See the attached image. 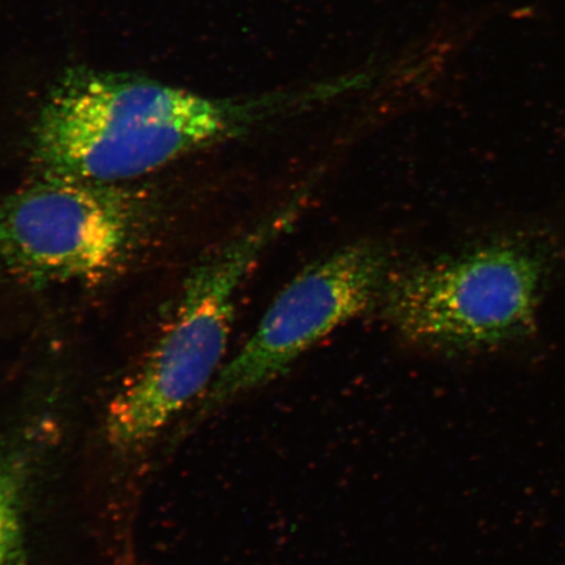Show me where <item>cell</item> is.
<instances>
[{
	"label": "cell",
	"instance_id": "obj_3",
	"mask_svg": "<svg viewBox=\"0 0 565 565\" xmlns=\"http://www.w3.org/2000/svg\"><path fill=\"white\" fill-rule=\"evenodd\" d=\"M303 196L206 254L183 282L179 307L143 365L113 399L106 435L119 449L151 441L221 371L236 299L247 275L292 228Z\"/></svg>",
	"mask_w": 565,
	"mask_h": 565
},
{
	"label": "cell",
	"instance_id": "obj_4",
	"mask_svg": "<svg viewBox=\"0 0 565 565\" xmlns=\"http://www.w3.org/2000/svg\"><path fill=\"white\" fill-rule=\"evenodd\" d=\"M147 221L146 201L124 183L42 174L0 198V270L34 288L105 279Z\"/></svg>",
	"mask_w": 565,
	"mask_h": 565
},
{
	"label": "cell",
	"instance_id": "obj_6",
	"mask_svg": "<svg viewBox=\"0 0 565 565\" xmlns=\"http://www.w3.org/2000/svg\"><path fill=\"white\" fill-rule=\"evenodd\" d=\"M26 469L12 454H0V565H18L23 548Z\"/></svg>",
	"mask_w": 565,
	"mask_h": 565
},
{
	"label": "cell",
	"instance_id": "obj_1",
	"mask_svg": "<svg viewBox=\"0 0 565 565\" xmlns=\"http://www.w3.org/2000/svg\"><path fill=\"white\" fill-rule=\"evenodd\" d=\"M328 98L324 86L211 98L143 76L73 68L41 106L31 157L41 174L124 183Z\"/></svg>",
	"mask_w": 565,
	"mask_h": 565
},
{
	"label": "cell",
	"instance_id": "obj_2",
	"mask_svg": "<svg viewBox=\"0 0 565 565\" xmlns=\"http://www.w3.org/2000/svg\"><path fill=\"white\" fill-rule=\"evenodd\" d=\"M557 264L554 239L513 233L392 273L380 302L408 342L454 356L503 352L539 333Z\"/></svg>",
	"mask_w": 565,
	"mask_h": 565
},
{
	"label": "cell",
	"instance_id": "obj_5",
	"mask_svg": "<svg viewBox=\"0 0 565 565\" xmlns=\"http://www.w3.org/2000/svg\"><path fill=\"white\" fill-rule=\"evenodd\" d=\"M391 275V253L377 242L344 246L308 266L288 282L249 341L218 371L201 412L210 414L280 377L321 339L376 306Z\"/></svg>",
	"mask_w": 565,
	"mask_h": 565
}]
</instances>
